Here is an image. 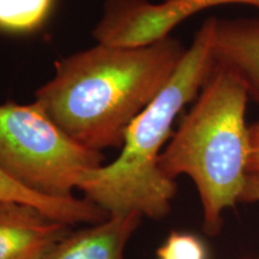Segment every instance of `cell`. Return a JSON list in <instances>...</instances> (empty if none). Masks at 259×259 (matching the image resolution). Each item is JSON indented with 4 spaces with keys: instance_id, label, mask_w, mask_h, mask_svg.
I'll return each mask as SVG.
<instances>
[{
    "instance_id": "7",
    "label": "cell",
    "mask_w": 259,
    "mask_h": 259,
    "mask_svg": "<svg viewBox=\"0 0 259 259\" xmlns=\"http://www.w3.org/2000/svg\"><path fill=\"white\" fill-rule=\"evenodd\" d=\"M143 216L138 212L112 215L105 221L70 232L44 259H125V247Z\"/></svg>"
},
{
    "instance_id": "13",
    "label": "cell",
    "mask_w": 259,
    "mask_h": 259,
    "mask_svg": "<svg viewBox=\"0 0 259 259\" xmlns=\"http://www.w3.org/2000/svg\"><path fill=\"white\" fill-rule=\"evenodd\" d=\"M239 202H259V173H248Z\"/></svg>"
},
{
    "instance_id": "8",
    "label": "cell",
    "mask_w": 259,
    "mask_h": 259,
    "mask_svg": "<svg viewBox=\"0 0 259 259\" xmlns=\"http://www.w3.org/2000/svg\"><path fill=\"white\" fill-rule=\"evenodd\" d=\"M213 61L244 82L259 105V19L216 18Z\"/></svg>"
},
{
    "instance_id": "1",
    "label": "cell",
    "mask_w": 259,
    "mask_h": 259,
    "mask_svg": "<svg viewBox=\"0 0 259 259\" xmlns=\"http://www.w3.org/2000/svg\"><path fill=\"white\" fill-rule=\"evenodd\" d=\"M186 51L170 35L136 47L97 44L58 60L34 101L83 147L121 148L130 124L169 82Z\"/></svg>"
},
{
    "instance_id": "2",
    "label": "cell",
    "mask_w": 259,
    "mask_h": 259,
    "mask_svg": "<svg viewBox=\"0 0 259 259\" xmlns=\"http://www.w3.org/2000/svg\"><path fill=\"white\" fill-rule=\"evenodd\" d=\"M216 17L206 19L169 82L126 130L120 155L80 174L77 190L112 215L138 212L161 220L169 213L176 181L160 169L162 148L187 103L198 95L213 66Z\"/></svg>"
},
{
    "instance_id": "9",
    "label": "cell",
    "mask_w": 259,
    "mask_h": 259,
    "mask_svg": "<svg viewBox=\"0 0 259 259\" xmlns=\"http://www.w3.org/2000/svg\"><path fill=\"white\" fill-rule=\"evenodd\" d=\"M8 202L32 205L51 218L69 226L79 223L96 225L109 218L108 212L97 206L95 203L90 202L85 197L80 199L76 197L53 198L42 196L21 185L0 167V203Z\"/></svg>"
},
{
    "instance_id": "4",
    "label": "cell",
    "mask_w": 259,
    "mask_h": 259,
    "mask_svg": "<svg viewBox=\"0 0 259 259\" xmlns=\"http://www.w3.org/2000/svg\"><path fill=\"white\" fill-rule=\"evenodd\" d=\"M105 164L64 132L36 101L0 105V167L38 194L71 198L80 174Z\"/></svg>"
},
{
    "instance_id": "10",
    "label": "cell",
    "mask_w": 259,
    "mask_h": 259,
    "mask_svg": "<svg viewBox=\"0 0 259 259\" xmlns=\"http://www.w3.org/2000/svg\"><path fill=\"white\" fill-rule=\"evenodd\" d=\"M56 0H0V30L9 34H30L40 29Z\"/></svg>"
},
{
    "instance_id": "3",
    "label": "cell",
    "mask_w": 259,
    "mask_h": 259,
    "mask_svg": "<svg viewBox=\"0 0 259 259\" xmlns=\"http://www.w3.org/2000/svg\"><path fill=\"white\" fill-rule=\"evenodd\" d=\"M245 84L213 61L197 101L162 151L160 169L171 180L190 177L203 208L204 231H221L223 211L240 200L250 154Z\"/></svg>"
},
{
    "instance_id": "12",
    "label": "cell",
    "mask_w": 259,
    "mask_h": 259,
    "mask_svg": "<svg viewBox=\"0 0 259 259\" xmlns=\"http://www.w3.org/2000/svg\"><path fill=\"white\" fill-rule=\"evenodd\" d=\"M250 137V154H248L247 171L259 173V120L248 126Z\"/></svg>"
},
{
    "instance_id": "11",
    "label": "cell",
    "mask_w": 259,
    "mask_h": 259,
    "mask_svg": "<svg viewBox=\"0 0 259 259\" xmlns=\"http://www.w3.org/2000/svg\"><path fill=\"white\" fill-rule=\"evenodd\" d=\"M158 259H206L203 241L190 233L173 232L157 250Z\"/></svg>"
},
{
    "instance_id": "5",
    "label": "cell",
    "mask_w": 259,
    "mask_h": 259,
    "mask_svg": "<svg viewBox=\"0 0 259 259\" xmlns=\"http://www.w3.org/2000/svg\"><path fill=\"white\" fill-rule=\"evenodd\" d=\"M244 4L259 11V0H107L93 30L99 44L136 47L169 36L177 25L213 6Z\"/></svg>"
},
{
    "instance_id": "6",
    "label": "cell",
    "mask_w": 259,
    "mask_h": 259,
    "mask_svg": "<svg viewBox=\"0 0 259 259\" xmlns=\"http://www.w3.org/2000/svg\"><path fill=\"white\" fill-rule=\"evenodd\" d=\"M70 227L32 205L0 203V259H44Z\"/></svg>"
}]
</instances>
